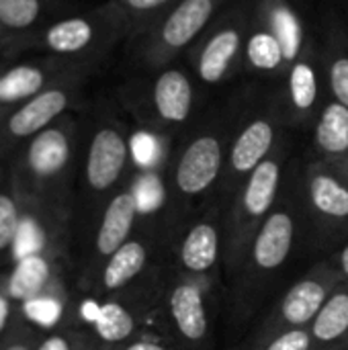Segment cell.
Masks as SVG:
<instances>
[{
	"mask_svg": "<svg viewBox=\"0 0 348 350\" xmlns=\"http://www.w3.org/2000/svg\"><path fill=\"white\" fill-rule=\"evenodd\" d=\"M302 158H293L275 209L254 236L238 275L226 285L230 320L246 326L265 308L269 295L279 287L281 277L304 254H310L299 191Z\"/></svg>",
	"mask_w": 348,
	"mask_h": 350,
	"instance_id": "1",
	"label": "cell"
},
{
	"mask_svg": "<svg viewBox=\"0 0 348 350\" xmlns=\"http://www.w3.org/2000/svg\"><path fill=\"white\" fill-rule=\"evenodd\" d=\"M238 113L240 98L207 113L180 133L170 150L164 172V219L174 232L215 201Z\"/></svg>",
	"mask_w": 348,
	"mask_h": 350,
	"instance_id": "2",
	"label": "cell"
},
{
	"mask_svg": "<svg viewBox=\"0 0 348 350\" xmlns=\"http://www.w3.org/2000/svg\"><path fill=\"white\" fill-rule=\"evenodd\" d=\"M293 154V142L287 133L279 148L246 178L234 203L224 215V283L228 285L242 269L248 248L275 209L287 168Z\"/></svg>",
	"mask_w": 348,
	"mask_h": 350,
	"instance_id": "3",
	"label": "cell"
},
{
	"mask_svg": "<svg viewBox=\"0 0 348 350\" xmlns=\"http://www.w3.org/2000/svg\"><path fill=\"white\" fill-rule=\"evenodd\" d=\"M287 133L277 92H248L240 98L238 121L213 201L224 215L246 178L279 148Z\"/></svg>",
	"mask_w": 348,
	"mask_h": 350,
	"instance_id": "4",
	"label": "cell"
},
{
	"mask_svg": "<svg viewBox=\"0 0 348 350\" xmlns=\"http://www.w3.org/2000/svg\"><path fill=\"white\" fill-rule=\"evenodd\" d=\"M170 265L172 260L107 297H86L76 310L78 326L88 328L109 349L123 347L146 330L164 328L160 304Z\"/></svg>",
	"mask_w": 348,
	"mask_h": 350,
	"instance_id": "5",
	"label": "cell"
},
{
	"mask_svg": "<svg viewBox=\"0 0 348 350\" xmlns=\"http://www.w3.org/2000/svg\"><path fill=\"white\" fill-rule=\"evenodd\" d=\"M340 281L343 275L334 258L316 260L281 293V297L260 320L254 322L250 332L232 350H265L267 345L285 332L310 326Z\"/></svg>",
	"mask_w": 348,
	"mask_h": 350,
	"instance_id": "6",
	"label": "cell"
},
{
	"mask_svg": "<svg viewBox=\"0 0 348 350\" xmlns=\"http://www.w3.org/2000/svg\"><path fill=\"white\" fill-rule=\"evenodd\" d=\"M299 191L310 254L332 258L348 242V187L310 156L299 166Z\"/></svg>",
	"mask_w": 348,
	"mask_h": 350,
	"instance_id": "7",
	"label": "cell"
},
{
	"mask_svg": "<svg viewBox=\"0 0 348 350\" xmlns=\"http://www.w3.org/2000/svg\"><path fill=\"white\" fill-rule=\"evenodd\" d=\"M254 6L246 0L228 4L187 51L197 84L219 86L240 66L252 27Z\"/></svg>",
	"mask_w": 348,
	"mask_h": 350,
	"instance_id": "8",
	"label": "cell"
},
{
	"mask_svg": "<svg viewBox=\"0 0 348 350\" xmlns=\"http://www.w3.org/2000/svg\"><path fill=\"white\" fill-rule=\"evenodd\" d=\"M133 166L135 160L129 131L119 123L98 125L88 142L82 168L84 191L90 203L88 215L84 217L86 234L107 201L135 178L131 174Z\"/></svg>",
	"mask_w": 348,
	"mask_h": 350,
	"instance_id": "9",
	"label": "cell"
},
{
	"mask_svg": "<svg viewBox=\"0 0 348 350\" xmlns=\"http://www.w3.org/2000/svg\"><path fill=\"white\" fill-rule=\"evenodd\" d=\"M215 287L187 277L170 265L160 304V320L166 336L178 350L213 349L211 301Z\"/></svg>",
	"mask_w": 348,
	"mask_h": 350,
	"instance_id": "10",
	"label": "cell"
},
{
	"mask_svg": "<svg viewBox=\"0 0 348 350\" xmlns=\"http://www.w3.org/2000/svg\"><path fill=\"white\" fill-rule=\"evenodd\" d=\"M230 0H178L142 35V64L154 72L176 64Z\"/></svg>",
	"mask_w": 348,
	"mask_h": 350,
	"instance_id": "11",
	"label": "cell"
},
{
	"mask_svg": "<svg viewBox=\"0 0 348 350\" xmlns=\"http://www.w3.org/2000/svg\"><path fill=\"white\" fill-rule=\"evenodd\" d=\"M172 267L187 277L219 289L224 283V213L215 203L178 228Z\"/></svg>",
	"mask_w": 348,
	"mask_h": 350,
	"instance_id": "12",
	"label": "cell"
},
{
	"mask_svg": "<svg viewBox=\"0 0 348 350\" xmlns=\"http://www.w3.org/2000/svg\"><path fill=\"white\" fill-rule=\"evenodd\" d=\"M197 80L183 66H166L156 72L139 119L148 131L160 137H174L185 133L195 123L197 113Z\"/></svg>",
	"mask_w": 348,
	"mask_h": 350,
	"instance_id": "13",
	"label": "cell"
},
{
	"mask_svg": "<svg viewBox=\"0 0 348 350\" xmlns=\"http://www.w3.org/2000/svg\"><path fill=\"white\" fill-rule=\"evenodd\" d=\"M142 219V205L137 195L135 178L115 193L103 211L98 213L96 221L88 230V252L84 256L80 285L84 291H92L101 269L105 262L135 234Z\"/></svg>",
	"mask_w": 348,
	"mask_h": 350,
	"instance_id": "14",
	"label": "cell"
},
{
	"mask_svg": "<svg viewBox=\"0 0 348 350\" xmlns=\"http://www.w3.org/2000/svg\"><path fill=\"white\" fill-rule=\"evenodd\" d=\"M72 217L74 211L68 197H53L35 203V207L21 205V221L8 256L10 262L31 254H45L59 260L68 250Z\"/></svg>",
	"mask_w": 348,
	"mask_h": 350,
	"instance_id": "15",
	"label": "cell"
},
{
	"mask_svg": "<svg viewBox=\"0 0 348 350\" xmlns=\"http://www.w3.org/2000/svg\"><path fill=\"white\" fill-rule=\"evenodd\" d=\"M322 55L314 41L289 64L283 74V88L277 92L287 131L312 129L324 103L322 100Z\"/></svg>",
	"mask_w": 348,
	"mask_h": 350,
	"instance_id": "16",
	"label": "cell"
},
{
	"mask_svg": "<svg viewBox=\"0 0 348 350\" xmlns=\"http://www.w3.org/2000/svg\"><path fill=\"white\" fill-rule=\"evenodd\" d=\"M293 62L283 35L260 2L254 4L252 27L246 39L242 66L258 76H283Z\"/></svg>",
	"mask_w": 348,
	"mask_h": 350,
	"instance_id": "17",
	"label": "cell"
},
{
	"mask_svg": "<svg viewBox=\"0 0 348 350\" xmlns=\"http://www.w3.org/2000/svg\"><path fill=\"white\" fill-rule=\"evenodd\" d=\"M312 158L348 187V107L328 98L312 127Z\"/></svg>",
	"mask_w": 348,
	"mask_h": 350,
	"instance_id": "18",
	"label": "cell"
},
{
	"mask_svg": "<svg viewBox=\"0 0 348 350\" xmlns=\"http://www.w3.org/2000/svg\"><path fill=\"white\" fill-rule=\"evenodd\" d=\"M72 162V139L62 127H47L39 131L27 150V168L31 176L43 185L59 180Z\"/></svg>",
	"mask_w": 348,
	"mask_h": 350,
	"instance_id": "19",
	"label": "cell"
},
{
	"mask_svg": "<svg viewBox=\"0 0 348 350\" xmlns=\"http://www.w3.org/2000/svg\"><path fill=\"white\" fill-rule=\"evenodd\" d=\"M59 260L45 254H31L16 262H12V271L4 279L2 291L10 301L23 304L43 291H47L53 283L62 279Z\"/></svg>",
	"mask_w": 348,
	"mask_h": 350,
	"instance_id": "20",
	"label": "cell"
},
{
	"mask_svg": "<svg viewBox=\"0 0 348 350\" xmlns=\"http://www.w3.org/2000/svg\"><path fill=\"white\" fill-rule=\"evenodd\" d=\"M70 105V96L62 88H49L33 98H29L6 123V129L14 137L37 135L47 129L53 119H57Z\"/></svg>",
	"mask_w": 348,
	"mask_h": 350,
	"instance_id": "21",
	"label": "cell"
},
{
	"mask_svg": "<svg viewBox=\"0 0 348 350\" xmlns=\"http://www.w3.org/2000/svg\"><path fill=\"white\" fill-rule=\"evenodd\" d=\"M316 350L348 342V283L340 281L310 324Z\"/></svg>",
	"mask_w": 348,
	"mask_h": 350,
	"instance_id": "22",
	"label": "cell"
},
{
	"mask_svg": "<svg viewBox=\"0 0 348 350\" xmlns=\"http://www.w3.org/2000/svg\"><path fill=\"white\" fill-rule=\"evenodd\" d=\"M21 320L39 332H53L66 326L68 318V293L64 279L53 283L47 291L18 304Z\"/></svg>",
	"mask_w": 348,
	"mask_h": 350,
	"instance_id": "23",
	"label": "cell"
},
{
	"mask_svg": "<svg viewBox=\"0 0 348 350\" xmlns=\"http://www.w3.org/2000/svg\"><path fill=\"white\" fill-rule=\"evenodd\" d=\"M322 72L326 80L328 96L348 107V37L334 29L326 33V41L320 45Z\"/></svg>",
	"mask_w": 348,
	"mask_h": 350,
	"instance_id": "24",
	"label": "cell"
},
{
	"mask_svg": "<svg viewBox=\"0 0 348 350\" xmlns=\"http://www.w3.org/2000/svg\"><path fill=\"white\" fill-rule=\"evenodd\" d=\"M96 39V25L84 16L64 18L51 25L45 33V43L51 51L72 55L88 49Z\"/></svg>",
	"mask_w": 348,
	"mask_h": 350,
	"instance_id": "25",
	"label": "cell"
},
{
	"mask_svg": "<svg viewBox=\"0 0 348 350\" xmlns=\"http://www.w3.org/2000/svg\"><path fill=\"white\" fill-rule=\"evenodd\" d=\"M178 0H117L121 23L135 35H144Z\"/></svg>",
	"mask_w": 348,
	"mask_h": 350,
	"instance_id": "26",
	"label": "cell"
},
{
	"mask_svg": "<svg viewBox=\"0 0 348 350\" xmlns=\"http://www.w3.org/2000/svg\"><path fill=\"white\" fill-rule=\"evenodd\" d=\"M45 82L43 70L35 66H16L0 76V103H16L41 92Z\"/></svg>",
	"mask_w": 348,
	"mask_h": 350,
	"instance_id": "27",
	"label": "cell"
},
{
	"mask_svg": "<svg viewBox=\"0 0 348 350\" xmlns=\"http://www.w3.org/2000/svg\"><path fill=\"white\" fill-rule=\"evenodd\" d=\"M39 0H0V23L10 29H25L39 16Z\"/></svg>",
	"mask_w": 348,
	"mask_h": 350,
	"instance_id": "28",
	"label": "cell"
},
{
	"mask_svg": "<svg viewBox=\"0 0 348 350\" xmlns=\"http://www.w3.org/2000/svg\"><path fill=\"white\" fill-rule=\"evenodd\" d=\"M18 221H21L18 201L8 193H0V256L2 254L10 256V248H12L16 230H18Z\"/></svg>",
	"mask_w": 348,
	"mask_h": 350,
	"instance_id": "29",
	"label": "cell"
},
{
	"mask_svg": "<svg viewBox=\"0 0 348 350\" xmlns=\"http://www.w3.org/2000/svg\"><path fill=\"white\" fill-rule=\"evenodd\" d=\"M88 336V328L66 324L53 332H47V336L39 338L35 350H78Z\"/></svg>",
	"mask_w": 348,
	"mask_h": 350,
	"instance_id": "30",
	"label": "cell"
},
{
	"mask_svg": "<svg viewBox=\"0 0 348 350\" xmlns=\"http://www.w3.org/2000/svg\"><path fill=\"white\" fill-rule=\"evenodd\" d=\"M37 342H39L37 334L31 330V326H27L21 320L14 322L10 330L4 334V338L0 340V350H35Z\"/></svg>",
	"mask_w": 348,
	"mask_h": 350,
	"instance_id": "31",
	"label": "cell"
},
{
	"mask_svg": "<svg viewBox=\"0 0 348 350\" xmlns=\"http://www.w3.org/2000/svg\"><path fill=\"white\" fill-rule=\"evenodd\" d=\"M111 350H178L170 338L166 336L164 328H152V330H146L144 334H139L137 338L125 342L123 347H117V349Z\"/></svg>",
	"mask_w": 348,
	"mask_h": 350,
	"instance_id": "32",
	"label": "cell"
},
{
	"mask_svg": "<svg viewBox=\"0 0 348 350\" xmlns=\"http://www.w3.org/2000/svg\"><path fill=\"white\" fill-rule=\"evenodd\" d=\"M265 350H316V345H314L310 326H306V328H295V330L285 332L283 336L267 345Z\"/></svg>",
	"mask_w": 348,
	"mask_h": 350,
	"instance_id": "33",
	"label": "cell"
},
{
	"mask_svg": "<svg viewBox=\"0 0 348 350\" xmlns=\"http://www.w3.org/2000/svg\"><path fill=\"white\" fill-rule=\"evenodd\" d=\"M10 322H12V301L0 287V340L10 330Z\"/></svg>",
	"mask_w": 348,
	"mask_h": 350,
	"instance_id": "34",
	"label": "cell"
},
{
	"mask_svg": "<svg viewBox=\"0 0 348 350\" xmlns=\"http://www.w3.org/2000/svg\"><path fill=\"white\" fill-rule=\"evenodd\" d=\"M334 258V262H336V267H338V271H340V275H343V281L348 283V242L332 256Z\"/></svg>",
	"mask_w": 348,
	"mask_h": 350,
	"instance_id": "35",
	"label": "cell"
},
{
	"mask_svg": "<svg viewBox=\"0 0 348 350\" xmlns=\"http://www.w3.org/2000/svg\"><path fill=\"white\" fill-rule=\"evenodd\" d=\"M78 350H111V349H109V347H105V345H103V342H101V340H98L90 330H88V336L84 338V342L78 347Z\"/></svg>",
	"mask_w": 348,
	"mask_h": 350,
	"instance_id": "36",
	"label": "cell"
},
{
	"mask_svg": "<svg viewBox=\"0 0 348 350\" xmlns=\"http://www.w3.org/2000/svg\"><path fill=\"white\" fill-rule=\"evenodd\" d=\"M324 350H348V342H345V345H336V347H330V349Z\"/></svg>",
	"mask_w": 348,
	"mask_h": 350,
	"instance_id": "37",
	"label": "cell"
}]
</instances>
